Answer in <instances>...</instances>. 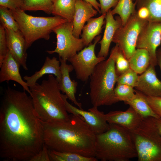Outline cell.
I'll return each instance as SVG.
<instances>
[{"label":"cell","mask_w":161,"mask_h":161,"mask_svg":"<svg viewBox=\"0 0 161 161\" xmlns=\"http://www.w3.org/2000/svg\"><path fill=\"white\" fill-rule=\"evenodd\" d=\"M24 4V0H0V6L7 8L12 10L17 9L22 10Z\"/></svg>","instance_id":"e575fe53"},{"label":"cell","mask_w":161,"mask_h":161,"mask_svg":"<svg viewBox=\"0 0 161 161\" xmlns=\"http://www.w3.org/2000/svg\"><path fill=\"white\" fill-rule=\"evenodd\" d=\"M21 66L9 52L0 66V82L10 80L15 81L20 84L24 90L30 94V87L27 82L23 80L19 72Z\"/></svg>","instance_id":"2e32d148"},{"label":"cell","mask_w":161,"mask_h":161,"mask_svg":"<svg viewBox=\"0 0 161 161\" xmlns=\"http://www.w3.org/2000/svg\"><path fill=\"white\" fill-rule=\"evenodd\" d=\"M95 150V157L102 161H129L137 157L130 132L115 124L96 135Z\"/></svg>","instance_id":"277c9868"},{"label":"cell","mask_w":161,"mask_h":161,"mask_svg":"<svg viewBox=\"0 0 161 161\" xmlns=\"http://www.w3.org/2000/svg\"><path fill=\"white\" fill-rule=\"evenodd\" d=\"M101 37L100 35L96 36L93 43H91L67 60L73 66L77 78L83 82L87 80L96 66L106 59L104 57L97 56L95 53V46Z\"/></svg>","instance_id":"30bf717a"},{"label":"cell","mask_w":161,"mask_h":161,"mask_svg":"<svg viewBox=\"0 0 161 161\" xmlns=\"http://www.w3.org/2000/svg\"><path fill=\"white\" fill-rule=\"evenodd\" d=\"M49 148L44 143L40 151L31 158L30 161H50Z\"/></svg>","instance_id":"d590c367"},{"label":"cell","mask_w":161,"mask_h":161,"mask_svg":"<svg viewBox=\"0 0 161 161\" xmlns=\"http://www.w3.org/2000/svg\"><path fill=\"white\" fill-rule=\"evenodd\" d=\"M60 61L55 57L51 58L48 56L46 57L43 65L40 69L31 76L25 75L23 77L29 87L34 85L37 81L45 74H52L55 76L60 82L62 75L60 69Z\"/></svg>","instance_id":"ffe728a7"},{"label":"cell","mask_w":161,"mask_h":161,"mask_svg":"<svg viewBox=\"0 0 161 161\" xmlns=\"http://www.w3.org/2000/svg\"><path fill=\"white\" fill-rule=\"evenodd\" d=\"M4 28L9 52L24 69L27 70L26 64L27 55L24 37L20 30L15 31Z\"/></svg>","instance_id":"4fadbf2b"},{"label":"cell","mask_w":161,"mask_h":161,"mask_svg":"<svg viewBox=\"0 0 161 161\" xmlns=\"http://www.w3.org/2000/svg\"><path fill=\"white\" fill-rule=\"evenodd\" d=\"M154 121L158 131L161 135V117H154Z\"/></svg>","instance_id":"ab89813d"},{"label":"cell","mask_w":161,"mask_h":161,"mask_svg":"<svg viewBox=\"0 0 161 161\" xmlns=\"http://www.w3.org/2000/svg\"><path fill=\"white\" fill-rule=\"evenodd\" d=\"M90 3L82 0H76L75 9L72 21L73 34L79 38L86 22L96 15L98 11Z\"/></svg>","instance_id":"e0dca14e"},{"label":"cell","mask_w":161,"mask_h":161,"mask_svg":"<svg viewBox=\"0 0 161 161\" xmlns=\"http://www.w3.org/2000/svg\"><path fill=\"white\" fill-rule=\"evenodd\" d=\"M106 15L104 14L97 18H91L83 27L81 38L85 46H88L93 40L101 32Z\"/></svg>","instance_id":"44dd1931"},{"label":"cell","mask_w":161,"mask_h":161,"mask_svg":"<svg viewBox=\"0 0 161 161\" xmlns=\"http://www.w3.org/2000/svg\"><path fill=\"white\" fill-rule=\"evenodd\" d=\"M19 30L24 38L27 50L36 40H48L53 30L61 24L68 21L61 17H36L27 14L20 9L12 10Z\"/></svg>","instance_id":"8992f818"},{"label":"cell","mask_w":161,"mask_h":161,"mask_svg":"<svg viewBox=\"0 0 161 161\" xmlns=\"http://www.w3.org/2000/svg\"><path fill=\"white\" fill-rule=\"evenodd\" d=\"M157 63H158L161 71V51L157 52Z\"/></svg>","instance_id":"60d3db41"},{"label":"cell","mask_w":161,"mask_h":161,"mask_svg":"<svg viewBox=\"0 0 161 161\" xmlns=\"http://www.w3.org/2000/svg\"><path fill=\"white\" fill-rule=\"evenodd\" d=\"M147 21L139 16L137 10L131 15L126 24L122 25L115 32L112 42L117 44L127 59L136 49L138 36Z\"/></svg>","instance_id":"ba28073f"},{"label":"cell","mask_w":161,"mask_h":161,"mask_svg":"<svg viewBox=\"0 0 161 161\" xmlns=\"http://www.w3.org/2000/svg\"><path fill=\"white\" fill-rule=\"evenodd\" d=\"M0 19L1 23L4 27L15 31L19 30L18 24L13 16L12 11L7 8L0 6Z\"/></svg>","instance_id":"f546056e"},{"label":"cell","mask_w":161,"mask_h":161,"mask_svg":"<svg viewBox=\"0 0 161 161\" xmlns=\"http://www.w3.org/2000/svg\"><path fill=\"white\" fill-rule=\"evenodd\" d=\"M44 143L42 126L31 96L8 87L0 107V157L5 161H30Z\"/></svg>","instance_id":"6da1fadb"},{"label":"cell","mask_w":161,"mask_h":161,"mask_svg":"<svg viewBox=\"0 0 161 161\" xmlns=\"http://www.w3.org/2000/svg\"><path fill=\"white\" fill-rule=\"evenodd\" d=\"M161 44V23L148 21L138 36L136 48L143 49L148 52L150 65L154 67L157 63V49Z\"/></svg>","instance_id":"8fae6325"},{"label":"cell","mask_w":161,"mask_h":161,"mask_svg":"<svg viewBox=\"0 0 161 161\" xmlns=\"http://www.w3.org/2000/svg\"><path fill=\"white\" fill-rule=\"evenodd\" d=\"M106 116L109 124L120 125L130 131L136 129L144 118L130 106L126 111H110Z\"/></svg>","instance_id":"5bb4252c"},{"label":"cell","mask_w":161,"mask_h":161,"mask_svg":"<svg viewBox=\"0 0 161 161\" xmlns=\"http://www.w3.org/2000/svg\"><path fill=\"white\" fill-rule=\"evenodd\" d=\"M76 0H53L51 14L72 22Z\"/></svg>","instance_id":"603a6c76"},{"label":"cell","mask_w":161,"mask_h":161,"mask_svg":"<svg viewBox=\"0 0 161 161\" xmlns=\"http://www.w3.org/2000/svg\"><path fill=\"white\" fill-rule=\"evenodd\" d=\"M139 16L141 18L147 20L149 16L148 10L145 7H141L137 10Z\"/></svg>","instance_id":"74e56055"},{"label":"cell","mask_w":161,"mask_h":161,"mask_svg":"<svg viewBox=\"0 0 161 161\" xmlns=\"http://www.w3.org/2000/svg\"><path fill=\"white\" fill-rule=\"evenodd\" d=\"M73 30L72 22L67 21L56 27L52 31L56 35V47L46 52L50 54L57 53L59 58L67 61L82 50L85 47L83 40L74 36Z\"/></svg>","instance_id":"9c48e42d"},{"label":"cell","mask_w":161,"mask_h":161,"mask_svg":"<svg viewBox=\"0 0 161 161\" xmlns=\"http://www.w3.org/2000/svg\"><path fill=\"white\" fill-rule=\"evenodd\" d=\"M130 132L138 161H161V135L154 117L144 118L136 129Z\"/></svg>","instance_id":"52a82bcc"},{"label":"cell","mask_w":161,"mask_h":161,"mask_svg":"<svg viewBox=\"0 0 161 161\" xmlns=\"http://www.w3.org/2000/svg\"><path fill=\"white\" fill-rule=\"evenodd\" d=\"M117 77L114 58L111 52L108 59L98 63L89 77V95L93 106H110L118 102L114 94Z\"/></svg>","instance_id":"5b68a950"},{"label":"cell","mask_w":161,"mask_h":161,"mask_svg":"<svg viewBox=\"0 0 161 161\" xmlns=\"http://www.w3.org/2000/svg\"><path fill=\"white\" fill-rule=\"evenodd\" d=\"M135 71L129 68L124 73L119 76L117 80V84L126 85L135 87L139 76Z\"/></svg>","instance_id":"1f68e13d"},{"label":"cell","mask_w":161,"mask_h":161,"mask_svg":"<svg viewBox=\"0 0 161 161\" xmlns=\"http://www.w3.org/2000/svg\"><path fill=\"white\" fill-rule=\"evenodd\" d=\"M9 52L5 29L1 23L0 25V66Z\"/></svg>","instance_id":"d6a6232c"},{"label":"cell","mask_w":161,"mask_h":161,"mask_svg":"<svg viewBox=\"0 0 161 161\" xmlns=\"http://www.w3.org/2000/svg\"><path fill=\"white\" fill-rule=\"evenodd\" d=\"M62 96L67 112L81 117L95 135L100 134L109 129V124L107 122L106 114L99 111L97 107L93 106L88 111H85L69 103L65 95L62 94Z\"/></svg>","instance_id":"7c38bea8"},{"label":"cell","mask_w":161,"mask_h":161,"mask_svg":"<svg viewBox=\"0 0 161 161\" xmlns=\"http://www.w3.org/2000/svg\"><path fill=\"white\" fill-rule=\"evenodd\" d=\"M100 5V14H106L112 7H115L119 0H99Z\"/></svg>","instance_id":"8d00e7d4"},{"label":"cell","mask_w":161,"mask_h":161,"mask_svg":"<svg viewBox=\"0 0 161 161\" xmlns=\"http://www.w3.org/2000/svg\"><path fill=\"white\" fill-rule=\"evenodd\" d=\"M136 11V4L133 0H119L116 6L111 10L112 15L117 14L120 17L123 26L126 24L131 15Z\"/></svg>","instance_id":"484cf974"},{"label":"cell","mask_w":161,"mask_h":161,"mask_svg":"<svg viewBox=\"0 0 161 161\" xmlns=\"http://www.w3.org/2000/svg\"><path fill=\"white\" fill-rule=\"evenodd\" d=\"M91 4L93 7L100 14V5L96 0H82Z\"/></svg>","instance_id":"f35d334b"},{"label":"cell","mask_w":161,"mask_h":161,"mask_svg":"<svg viewBox=\"0 0 161 161\" xmlns=\"http://www.w3.org/2000/svg\"><path fill=\"white\" fill-rule=\"evenodd\" d=\"M111 9L106 13L105 17L106 25L103 36L98 43L100 45V50L97 56L106 58L109 54L110 46L117 30L122 25L120 17L116 16L114 18Z\"/></svg>","instance_id":"ac0fdd59"},{"label":"cell","mask_w":161,"mask_h":161,"mask_svg":"<svg viewBox=\"0 0 161 161\" xmlns=\"http://www.w3.org/2000/svg\"><path fill=\"white\" fill-rule=\"evenodd\" d=\"M111 52L114 55L116 72L118 76L130 68L129 60L117 44L113 47Z\"/></svg>","instance_id":"f1b7e54d"},{"label":"cell","mask_w":161,"mask_h":161,"mask_svg":"<svg viewBox=\"0 0 161 161\" xmlns=\"http://www.w3.org/2000/svg\"><path fill=\"white\" fill-rule=\"evenodd\" d=\"M59 59L62 75L61 80L59 83L61 91L65 94L67 99L79 109H82L81 103L77 101L75 97L78 83L74 80H72L69 76V73L74 70L73 67L71 64H67L66 61Z\"/></svg>","instance_id":"d6986e66"},{"label":"cell","mask_w":161,"mask_h":161,"mask_svg":"<svg viewBox=\"0 0 161 161\" xmlns=\"http://www.w3.org/2000/svg\"><path fill=\"white\" fill-rule=\"evenodd\" d=\"M136 4V10L144 7L148 9L149 22L161 23V0H133Z\"/></svg>","instance_id":"d4e9b609"},{"label":"cell","mask_w":161,"mask_h":161,"mask_svg":"<svg viewBox=\"0 0 161 161\" xmlns=\"http://www.w3.org/2000/svg\"><path fill=\"white\" fill-rule=\"evenodd\" d=\"M125 103L132 107L143 118L160 117L154 112L148 104L145 95L137 90H135L134 97Z\"/></svg>","instance_id":"7402d4cb"},{"label":"cell","mask_w":161,"mask_h":161,"mask_svg":"<svg viewBox=\"0 0 161 161\" xmlns=\"http://www.w3.org/2000/svg\"><path fill=\"white\" fill-rule=\"evenodd\" d=\"M50 161H97L94 157H89L69 152H61L49 149Z\"/></svg>","instance_id":"4316f807"},{"label":"cell","mask_w":161,"mask_h":161,"mask_svg":"<svg viewBox=\"0 0 161 161\" xmlns=\"http://www.w3.org/2000/svg\"><path fill=\"white\" fill-rule=\"evenodd\" d=\"M134 88L146 95L161 97V81L157 77L154 66L150 65L139 76Z\"/></svg>","instance_id":"9a60e30c"},{"label":"cell","mask_w":161,"mask_h":161,"mask_svg":"<svg viewBox=\"0 0 161 161\" xmlns=\"http://www.w3.org/2000/svg\"><path fill=\"white\" fill-rule=\"evenodd\" d=\"M41 122L49 149L95 157L96 135L80 116L71 114L66 121Z\"/></svg>","instance_id":"7a4b0ae2"},{"label":"cell","mask_w":161,"mask_h":161,"mask_svg":"<svg viewBox=\"0 0 161 161\" xmlns=\"http://www.w3.org/2000/svg\"><path fill=\"white\" fill-rule=\"evenodd\" d=\"M128 60L130 68L138 74L143 73L150 65L149 53L143 49L137 48Z\"/></svg>","instance_id":"cb8c5ba5"},{"label":"cell","mask_w":161,"mask_h":161,"mask_svg":"<svg viewBox=\"0 0 161 161\" xmlns=\"http://www.w3.org/2000/svg\"><path fill=\"white\" fill-rule=\"evenodd\" d=\"M145 95L147 102L152 110L161 117V97Z\"/></svg>","instance_id":"836d02e7"},{"label":"cell","mask_w":161,"mask_h":161,"mask_svg":"<svg viewBox=\"0 0 161 161\" xmlns=\"http://www.w3.org/2000/svg\"><path fill=\"white\" fill-rule=\"evenodd\" d=\"M114 94L118 102L125 103L131 99L135 95V90L131 86L123 84H117L114 88Z\"/></svg>","instance_id":"4dcf8cb0"},{"label":"cell","mask_w":161,"mask_h":161,"mask_svg":"<svg viewBox=\"0 0 161 161\" xmlns=\"http://www.w3.org/2000/svg\"><path fill=\"white\" fill-rule=\"evenodd\" d=\"M35 112L41 121H65L69 117L59 83L54 75L49 74L41 84L36 83L30 87Z\"/></svg>","instance_id":"3957f363"},{"label":"cell","mask_w":161,"mask_h":161,"mask_svg":"<svg viewBox=\"0 0 161 161\" xmlns=\"http://www.w3.org/2000/svg\"><path fill=\"white\" fill-rule=\"evenodd\" d=\"M53 0H24L22 10L26 11L41 10L48 14H51Z\"/></svg>","instance_id":"83f0119b"}]
</instances>
